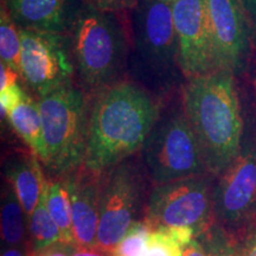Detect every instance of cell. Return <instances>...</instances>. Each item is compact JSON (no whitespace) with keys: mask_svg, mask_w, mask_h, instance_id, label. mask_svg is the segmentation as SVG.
Returning a JSON list of instances; mask_svg holds the SVG:
<instances>
[{"mask_svg":"<svg viewBox=\"0 0 256 256\" xmlns=\"http://www.w3.org/2000/svg\"><path fill=\"white\" fill-rule=\"evenodd\" d=\"M238 242L242 256H256V224L244 232Z\"/></svg>","mask_w":256,"mask_h":256,"instance_id":"cell-26","label":"cell"},{"mask_svg":"<svg viewBox=\"0 0 256 256\" xmlns=\"http://www.w3.org/2000/svg\"><path fill=\"white\" fill-rule=\"evenodd\" d=\"M38 159L34 152H17L10 156L5 162L6 179L14 186L28 217L40 203L46 182Z\"/></svg>","mask_w":256,"mask_h":256,"instance_id":"cell-15","label":"cell"},{"mask_svg":"<svg viewBox=\"0 0 256 256\" xmlns=\"http://www.w3.org/2000/svg\"><path fill=\"white\" fill-rule=\"evenodd\" d=\"M72 206V228L78 247L98 248V226L104 174L82 166L62 176Z\"/></svg>","mask_w":256,"mask_h":256,"instance_id":"cell-13","label":"cell"},{"mask_svg":"<svg viewBox=\"0 0 256 256\" xmlns=\"http://www.w3.org/2000/svg\"><path fill=\"white\" fill-rule=\"evenodd\" d=\"M142 177L128 162L104 174L98 226V248L114 252L134 222L142 203Z\"/></svg>","mask_w":256,"mask_h":256,"instance_id":"cell-9","label":"cell"},{"mask_svg":"<svg viewBox=\"0 0 256 256\" xmlns=\"http://www.w3.org/2000/svg\"><path fill=\"white\" fill-rule=\"evenodd\" d=\"M183 247L165 230L150 234L144 256H182Z\"/></svg>","mask_w":256,"mask_h":256,"instance_id":"cell-23","label":"cell"},{"mask_svg":"<svg viewBox=\"0 0 256 256\" xmlns=\"http://www.w3.org/2000/svg\"><path fill=\"white\" fill-rule=\"evenodd\" d=\"M146 220L152 230L188 228L197 238L216 222L209 182L196 176L156 185L150 196Z\"/></svg>","mask_w":256,"mask_h":256,"instance_id":"cell-7","label":"cell"},{"mask_svg":"<svg viewBox=\"0 0 256 256\" xmlns=\"http://www.w3.org/2000/svg\"><path fill=\"white\" fill-rule=\"evenodd\" d=\"M212 191L215 220L232 235L256 224V153H240Z\"/></svg>","mask_w":256,"mask_h":256,"instance_id":"cell-10","label":"cell"},{"mask_svg":"<svg viewBox=\"0 0 256 256\" xmlns=\"http://www.w3.org/2000/svg\"><path fill=\"white\" fill-rule=\"evenodd\" d=\"M139 0H89V4L95 6L101 11L107 12H119L124 10L133 8Z\"/></svg>","mask_w":256,"mask_h":256,"instance_id":"cell-25","label":"cell"},{"mask_svg":"<svg viewBox=\"0 0 256 256\" xmlns=\"http://www.w3.org/2000/svg\"><path fill=\"white\" fill-rule=\"evenodd\" d=\"M215 72L241 66L248 49V28L241 0H206Z\"/></svg>","mask_w":256,"mask_h":256,"instance_id":"cell-12","label":"cell"},{"mask_svg":"<svg viewBox=\"0 0 256 256\" xmlns=\"http://www.w3.org/2000/svg\"><path fill=\"white\" fill-rule=\"evenodd\" d=\"M172 12L185 78L215 72L206 0H176Z\"/></svg>","mask_w":256,"mask_h":256,"instance_id":"cell-11","label":"cell"},{"mask_svg":"<svg viewBox=\"0 0 256 256\" xmlns=\"http://www.w3.org/2000/svg\"><path fill=\"white\" fill-rule=\"evenodd\" d=\"M2 256H28L19 247H8L2 252Z\"/></svg>","mask_w":256,"mask_h":256,"instance_id":"cell-31","label":"cell"},{"mask_svg":"<svg viewBox=\"0 0 256 256\" xmlns=\"http://www.w3.org/2000/svg\"><path fill=\"white\" fill-rule=\"evenodd\" d=\"M8 119L18 134L28 144L31 151L44 162L46 160V144L43 136V124L38 101L30 96L19 104L8 114Z\"/></svg>","mask_w":256,"mask_h":256,"instance_id":"cell-16","label":"cell"},{"mask_svg":"<svg viewBox=\"0 0 256 256\" xmlns=\"http://www.w3.org/2000/svg\"><path fill=\"white\" fill-rule=\"evenodd\" d=\"M130 10L132 43L127 68L146 89L168 90L185 78L179 66L172 4L139 0Z\"/></svg>","mask_w":256,"mask_h":256,"instance_id":"cell-3","label":"cell"},{"mask_svg":"<svg viewBox=\"0 0 256 256\" xmlns=\"http://www.w3.org/2000/svg\"><path fill=\"white\" fill-rule=\"evenodd\" d=\"M74 246L64 244V243H57V244L51 246V247L44 249L38 252L36 256H70Z\"/></svg>","mask_w":256,"mask_h":256,"instance_id":"cell-28","label":"cell"},{"mask_svg":"<svg viewBox=\"0 0 256 256\" xmlns=\"http://www.w3.org/2000/svg\"><path fill=\"white\" fill-rule=\"evenodd\" d=\"M182 98L204 166L220 176L241 148L243 121L232 72H215L188 78Z\"/></svg>","mask_w":256,"mask_h":256,"instance_id":"cell-2","label":"cell"},{"mask_svg":"<svg viewBox=\"0 0 256 256\" xmlns=\"http://www.w3.org/2000/svg\"><path fill=\"white\" fill-rule=\"evenodd\" d=\"M20 75L38 98L72 84L76 72L69 34L19 28Z\"/></svg>","mask_w":256,"mask_h":256,"instance_id":"cell-8","label":"cell"},{"mask_svg":"<svg viewBox=\"0 0 256 256\" xmlns=\"http://www.w3.org/2000/svg\"><path fill=\"white\" fill-rule=\"evenodd\" d=\"M46 144L44 165L62 177L84 164L90 106L81 89L64 86L38 98Z\"/></svg>","mask_w":256,"mask_h":256,"instance_id":"cell-5","label":"cell"},{"mask_svg":"<svg viewBox=\"0 0 256 256\" xmlns=\"http://www.w3.org/2000/svg\"><path fill=\"white\" fill-rule=\"evenodd\" d=\"M19 72L8 66V64L0 63V90H4L8 86L17 83Z\"/></svg>","mask_w":256,"mask_h":256,"instance_id":"cell-27","label":"cell"},{"mask_svg":"<svg viewBox=\"0 0 256 256\" xmlns=\"http://www.w3.org/2000/svg\"><path fill=\"white\" fill-rule=\"evenodd\" d=\"M160 116L146 88L119 81L101 89L90 108L84 166L104 174L139 151Z\"/></svg>","mask_w":256,"mask_h":256,"instance_id":"cell-1","label":"cell"},{"mask_svg":"<svg viewBox=\"0 0 256 256\" xmlns=\"http://www.w3.org/2000/svg\"><path fill=\"white\" fill-rule=\"evenodd\" d=\"M153 232L147 220H136L121 240L112 256H144L150 234Z\"/></svg>","mask_w":256,"mask_h":256,"instance_id":"cell-22","label":"cell"},{"mask_svg":"<svg viewBox=\"0 0 256 256\" xmlns=\"http://www.w3.org/2000/svg\"><path fill=\"white\" fill-rule=\"evenodd\" d=\"M28 94H25L24 89L18 84L8 86L4 90H0V104H2V116L11 112L14 108L17 107L19 104H22L25 100Z\"/></svg>","mask_w":256,"mask_h":256,"instance_id":"cell-24","label":"cell"},{"mask_svg":"<svg viewBox=\"0 0 256 256\" xmlns=\"http://www.w3.org/2000/svg\"><path fill=\"white\" fill-rule=\"evenodd\" d=\"M197 238L208 256H242L238 240L217 222Z\"/></svg>","mask_w":256,"mask_h":256,"instance_id":"cell-21","label":"cell"},{"mask_svg":"<svg viewBox=\"0 0 256 256\" xmlns=\"http://www.w3.org/2000/svg\"><path fill=\"white\" fill-rule=\"evenodd\" d=\"M69 34L76 72L86 87L101 90L119 82L128 64L130 43L115 12L84 5Z\"/></svg>","mask_w":256,"mask_h":256,"instance_id":"cell-4","label":"cell"},{"mask_svg":"<svg viewBox=\"0 0 256 256\" xmlns=\"http://www.w3.org/2000/svg\"><path fill=\"white\" fill-rule=\"evenodd\" d=\"M19 28L70 34L81 0H2Z\"/></svg>","mask_w":256,"mask_h":256,"instance_id":"cell-14","label":"cell"},{"mask_svg":"<svg viewBox=\"0 0 256 256\" xmlns=\"http://www.w3.org/2000/svg\"><path fill=\"white\" fill-rule=\"evenodd\" d=\"M44 194L48 210L60 232L62 243L78 247L74 235L72 206L63 177H60V179H48L44 188Z\"/></svg>","mask_w":256,"mask_h":256,"instance_id":"cell-17","label":"cell"},{"mask_svg":"<svg viewBox=\"0 0 256 256\" xmlns=\"http://www.w3.org/2000/svg\"><path fill=\"white\" fill-rule=\"evenodd\" d=\"M182 256H208V254L200 240L194 238L183 248Z\"/></svg>","mask_w":256,"mask_h":256,"instance_id":"cell-29","label":"cell"},{"mask_svg":"<svg viewBox=\"0 0 256 256\" xmlns=\"http://www.w3.org/2000/svg\"><path fill=\"white\" fill-rule=\"evenodd\" d=\"M0 58L20 75L22 40L19 28L2 2L0 10Z\"/></svg>","mask_w":256,"mask_h":256,"instance_id":"cell-20","label":"cell"},{"mask_svg":"<svg viewBox=\"0 0 256 256\" xmlns=\"http://www.w3.org/2000/svg\"><path fill=\"white\" fill-rule=\"evenodd\" d=\"M28 232H30L31 238L32 255L34 256L51 246L62 243L58 226L46 208L44 190L40 203L32 215L28 217Z\"/></svg>","mask_w":256,"mask_h":256,"instance_id":"cell-19","label":"cell"},{"mask_svg":"<svg viewBox=\"0 0 256 256\" xmlns=\"http://www.w3.org/2000/svg\"><path fill=\"white\" fill-rule=\"evenodd\" d=\"M70 256H112L110 252H106L98 248H84L74 247Z\"/></svg>","mask_w":256,"mask_h":256,"instance_id":"cell-30","label":"cell"},{"mask_svg":"<svg viewBox=\"0 0 256 256\" xmlns=\"http://www.w3.org/2000/svg\"><path fill=\"white\" fill-rule=\"evenodd\" d=\"M244 4L247 5L250 14L256 18V0H244Z\"/></svg>","mask_w":256,"mask_h":256,"instance_id":"cell-32","label":"cell"},{"mask_svg":"<svg viewBox=\"0 0 256 256\" xmlns=\"http://www.w3.org/2000/svg\"><path fill=\"white\" fill-rule=\"evenodd\" d=\"M142 156L156 185L200 176L206 171L197 138L184 110L160 116L142 146Z\"/></svg>","mask_w":256,"mask_h":256,"instance_id":"cell-6","label":"cell"},{"mask_svg":"<svg viewBox=\"0 0 256 256\" xmlns=\"http://www.w3.org/2000/svg\"><path fill=\"white\" fill-rule=\"evenodd\" d=\"M26 212L16 194L14 186L6 179L2 200V238L8 247H18L26 234Z\"/></svg>","mask_w":256,"mask_h":256,"instance_id":"cell-18","label":"cell"},{"mask_svg":"<svg viewBox=\"0 0 256 256\" xmlns=\"http://www.w3.org/2000/svg\"><path fill=\"white\" fill-rule=\"evenodd\" d=\"M162 2H176V0H162Z\"/></svg>","mask_w":256,"mask_h":256,"instance_id":"cell-33","label":"cell"}]
</instances>
